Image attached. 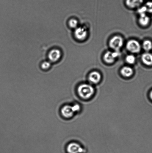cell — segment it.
<instances>
[{
	"label": "cell",
	"instance_id": "1",
	"mask_svg": "<svg viewBox=\"0 0 152 153\" xmlns=\"http://www.w3.org/2000/svg\"><path fill=\"white\" fill-rule=\"evenodd\" d=\"M94 91L93 87L87 84H82L79 86L77 89L79 95L85 100L90 98L93 95Z\"/></svg>",
	"mask_w": 152,
	"mask_h": 153
},
{
	"label": "cell",
	"instance_id": "2",
	"mask_svg": "<svg viewBox=\"0 0 152 153\" xmlns=\"http://www.w3.org/2000/svg\"><path fill=\"white\" fill-rule=\"evenodd\" d=\"M62 56V51L59 49H52L48 54V58L49 61L51 63H56L61 59Z\"/></svg>",
	"mask_w": 152,
	"mask_h": 153
},
{
	"label": "cell",
	"instance_id": "3",
	"mask_svg": "<svg viewBox=\"0 0 152 153\" xmlns=\"http://www.w3.org/2000/svg\"><path fill=\"white\" fill-rule=\"evenodd\" d=\"M109 46L112 49L115 51H117L123 46V40L122 37L118 36L113 37L109 42Z\"/></svg>",
	"mask_w": 152,
	"mask_h": 153
},
{
	"label": "cell",
	"instance_id": "4",
	"mask_svg": "<svg viewBox=\"0 0 152 153\" xmlns=\"http://www.w3.org/2000/svg\"><path fill=\"white\" fill-rule=\"evenodd\" d=\"M126 49L132 53H138L140 51L141 46L139 42L135 40H131L126 45Z\"/></svg>",
	"mask_w": 152,
	"mask_h": 153
},
{
	"label": "cell",
	"instance_id": "5",
	"mask_svg": "<svg viewBox=\"0 0 152 153\" xmlns=\"http://www.w3.org/2000/svg\"><path fill=\"white\" fill-rule=\"evenodd\" d=\"M60 113L62 117L65 118H70L73 116L75 111L73 106L65 105L61 108Z\"/></svg>",
	"mask_w": 152,
	"mask_h": 153
},
{
	"label": "cell",
	"instance_id": "6",
	"mask_svg": "<svg viewBox=\"0 0 152 153\" xmlns=\"http://www.w3.org/2000/svg\"><path fill=\"white\" fill-rule=\"evenodd\" d=\"M87 30L82 27H79L76 28L74 32V37L79 40L85 39L87 36Z\"/></svg>",
	"mask_w": 152,
	"mask_h": 153
},
{
	"label": "cell",
	"instance_id": "7",
	"mask_svg": "<svg viewBox=\"0 0 152 153\" xmlns=\"http://www.w3.org/2000/svg\"><path fill=\"white\" fill-rule=\"evenodd\" d=\"M67 151L68 153H82L84 149L79 144L72 142L68 145Z\"/></svg>",
	"mask_w": 152,
	"mask_h": 153
},
{
	"label": "cell",
	"instance_id": "8",
	"mask_svg": "<svg viewBox=\"0 0 152 153\" xmlns=\"http://www.w3.org/2000/svg\"><path fill=\"white\" fill-rule=\"evenodd\" d=\"M119 53L117 51L112 52L108 51L104 55V59L107 63L112 64L115 60L116 58L118 56Z\"/></svg>",
	"mask_w": 152,
	"mask_h": 153
},
{
	"label": "cell",
	"instance_id": "9",
	"mask_svg": "<svg viewBox=\"0 0 152 153\" xmlns=\"http://www.w3.org/2000/svg\"><path fill=\"white\" fill-rule=\"evenodd\" d=\"M89 81L93 84H97L101 79L100 73L98 71H93L91 73L89 76Z\"/></svg>",
	"mask_w": 152,
	"mask_h": 153
},
{
	"label": "cell",
	"instance_id": "10",
	"mask_svg": "<svg viewBox=\"0 0 152 153\" xmlns=\"http://www.w3.org/2000/svg\"><path fill=\"white\" fill-rule=\"evenodd\" d=\"M141 59L142 62L145 65L148 66H152V54L146 52L143 54Z\"/></svg>",
	"mask_w": 152,
	"mask_h": 153
},
{
	"label": "cell",
	"instance_id": "11",
	"mask_svg": "<svg viewBox=\"0 0 152 153\" xmlns=\"http://www.w3.org/2000/svg\"><path fill=\"white\" fill-rule=\"evenodd\" d=\"M120 73L123 76L126 77H129L131 76L133 74V69L130 67L125 66L123 67L120 70Z\"/></svg>",
	"mask_w": 152,
	"mask_h": 153
},
{
	"label": "cell",
	"instance_id": "12",
	"mask_svg": "<svg viewBox=\"0 0 152 153\" xmlns=\"http://www.w3.org/2000/svg\"><path fill=\"white\" fill-rule=\"evenodd\" d=\"M143 0H126V4L130 8H134L139 7Z\"/></svg>",
	"mask_w": 152,
	"mask_h": 153
},
{
	"label": "cell",
	"instance_id": "13",
	"mask_svg": "<svg viewBox=\"0 0 152 153\" xmlns=\"http://www.w3.org/2000/svg\"><path fill=\"white\" fill-rule=\"evenodd\" d=\"M139 22L142 26H146L150 22V19L146 14L140 15Z\"/></svg>",
	"mask_w": 152,
	"mask_h": 153
},
{
	"label": "cell",
	"instance_id": "14",
	"mask_svg": "<svg viewBox=\"0 0 152 153\" xmlns=\"http://www.w3.org/2000/svg\"><path fill=\"white\" fill-rule=\"evenodd\" d=\"M142 47L146 51H149L152 49V42L150 40H145L143 43Z\"/></svg>",
	"mask_w": 152,
	"mask_h": 153
},
{
	"label": "cell",
	"instance_id": "15",
	"mask_svg": "<svg viewBox=\"0 0 152 153\" xmlns=\"http://www.w3.org/2000/svg\"><path fill=\"white\" fill-rule=\"evenodd\" d=\"M68 26L71 28H76L78 25V22L74 19H70L68 22Z\"/></svg>",
	"mask_w": 152,
	"mask_h": 153
},
{
	"label": "cell",
	"instance_id": "16",
	"mask_svg": "<svg viewBox=\"0 0 152 153\" xmlns=\"http://www.w3.org/2000/svg\"><path fill=\"white\" fill-rule=\"evenodd\" d=\"M51 63L50 61H45L42 63L41 67L42 69L44 70H47L51 67Z\"/></svg>",
	"mask_w": 152,
	"mask_h": 153
},
{
	"label": "cell",
	"instance_id": "17",
	"mask_svg": "<svg viewBox=\"0 0 152 153\" xmlns=\"http://www.w3.org/2000/svg\"><path fill=\"white\" fill-rule=\"evenodd\" d=\"M126 62L130 64H134L135 61V57L132 55H128L126 56Z\"/></svg>",
	"mask_w": 152,
	"mask_h": 153
},
{
	"label": "cell",
	"instance_id": "18",
	"mask_svg": "<svg viewBox=\"0 0 152 153\" xmlns=\"http://www.w3.org/2000/svg\"><path fill=\"white\" fill-rule=\"evenodd\" d=\"M147 12L150 13H152V1H148L146 4Z\"/></svg>",
	"mask_w": 152,
	"mask_h": 153
},
{
	"label": "cell",
	"instance_id": "19",
	"mask_svg": "<svg viewBox=\"0 0 152 153\" xmlns=\"http://www.w3.org/2000/svg\"><path fill=\"white\" fill-rule=\"evenodd\" d=\"M138 12L140 13V15L146 14V13L147 12L146 7H145V6L141 7V8L138 10Z\"/></svg>",
	"mask_w": 152,
	"mask_h": 153
},
{
	"label": "cell",
	"instance_id": "20",
	"mask_svg": "<svg viewBox=\"0 0 152 153\" xmlns=\"http://www.w3.org/2000/svg\"><path fill=\"white\" fill-rule=\"evenodd\" d=\"M73 108L75 112L79 111L80 109V106L78 104H76L73 106Z\"/></svg>",
	"mask_w": 152,
	"mask_h": 153
},
{
	"label": "cell",
	"instance_id": "21",
	"mask_svg": "<svg viewBox=\"0 0 152 153\" xmlns=\"http://www.w3.org/2000/svg\"><path fill=\"white\" fill-rule=\"evenodd\" d=\"M150 97L152 100V91H151V93H150Z\"/></svg>",
	"mask_w": 152,
	"mask_h": 153
}]
</instances>
